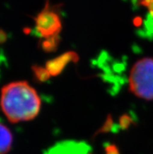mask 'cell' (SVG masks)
<instances>
[{"instance_id":"1","label":"cell","mask_w":153,"mask_h":154,"mask_svg":"<svg viewBox=\"0 0 153 154\" xmlns=\"http://www.w3.org/2000/svg\"><path fill=\"white\" fill-rule=\"evenodd\" d=\"M0 104L10 121L17 123L34 119L41 109L36 90L25 81L11 82L2 88Z\"/></svg>"},{"instance_id":"2","label":"cell","mask_w":153,"mask_h":154,"mask_svg":"<svg viewBox=\"0 0 153 154\" xmlns=\"http://www.w3.org/2000/svg\"><path fill=\"white\" fill-rule=\"evenodd\" d=\"M130 89L136 96L153 100V59L144 58L136 62L129 76Z\"/></svg>"},{"instance_id":"3","label":"cell","mask_w":153,"mask_h":154,"mask_svg":"<svg viewBox=\"0 0 153 154\" xmlns=\"http://www.w3.org/2000/svg\"><path fill=\"white\" fill-rule=\"evenodd\" d=\"M35 28L41 38L47 39L59 36L62 30V20L56 10H52L49 2L35 18Z\"/></svg>"},{"instance_id":"4","label":"cell","mask_w":153,"mask_h":154,"mask_svg":"<svg viewBox=\"0 0 153 154\" xmlns=\"http://www.w3.org/2000/svg\"><path fill=\"white\" fill-rule=\"evenodd\" d=\"M90 149L84 142L63 141L49 148L45 154H89Z\"/></svg>"},{"instance_id":"5","label":"cell","mask_w":153,"mask_h":154,"mask_svg":"<svg viewBox=\"0 0 153 154\" xmlns=\"http://www.w3.org/2000/svg\"><path fill=\"white\" fill-rule=\"evenodd\" d=\"M78 59L79 58L77 53L74 52H68L56 57L54 60L48 61L45 68L50 76H57L62 72L66 65L69 64L70 62H77Z\"/></svg>"},{"instance_id":"6","label":"cell","mask_w":153,"mask_h":154,"mask_svg":"<svg viewBox=\"0 0 153 154\" xmlns=\"http://www.w3.org/2000/svg\"><path fill=\"white\" fill-rule=\"evenodd\" d=\"M13 143V135L10 130L3 124L0 123V154L9 152Z\"/></svg>"},{"instance_id":"7","label":"cell","mask_w":153,"mask_h":154,"mask_svg":"<svg viewBox=\"0 0 153 154\" xmlns=\"http://www.w3.org/2000/svg\"><path fill=\"white\" fill-rule=\"evenodd\" d=\"M35 78L40 82H45L50 78V74L47 71L46 68H44L42 66H35L32 67Z\"/></svg>"},{"instance_id":"8","label":"cell","mask_w":153,"mask_h":154,"mask_svg":"<svg viewBox=\"0 0 153 154\" xmlns=\"http://www.w3.org/2000/svg\"><path fill=\"white\" fill-rule=\"evenodd\" d=\"M59 41H60V38H59V36L45 39L42 43L43 49L45 51H46V52H52V51H54L55 49H56V47H57Z\"/></svg>"},{"instance_id":"9","label":"cell","mask_w":153,"mask_h":154,"mask_svg":"<svg viewBox=\"0 0 153 154\" xmlns=\"http://www.w3.org/2000/svg\"><path fill=\"white\" fill-rule=\"evenodd\" d=\"M140 4L148 8L149 11V15L153 18V0H141Z\"/></svg>"},{"instance_id":"10","label":"cell","mask_w":153,"mask_h":154,"mask_svg":"<svg viewBox=\"0 0 153 154\" xmlns=\"http://www.w3.org/2000/svg\"><path fill=\"white\" fill-rule=\"evenodd\" d=\"M105 152H106V154H120L118 147L113 144H109L106 146L105 148Z\"/></svg>"},{"instance_id":"11","label":"cell","mask_w":153,"mask_h":154,"mask_svg":"<svg viewBox=\"0 0 153 154\" xmlns=\"http://www.w3.org/2000/svg\"><path fill=\"white\" fill-rule=\"evenodd\" d=\"M130 119L128 116H124V117H121V119H120V125H122L123 128L127 127L128 125H130Z\"/></svg>"},{"instance_id":"12","label":"cell","mask_w":153,"mask_h":154,"mask_svg":"<svg viewBox=\"0 0 153 154\" xmlns=\"http://www.w3.org/2000/svg\"><path fill=\"white\" fill-rule=\"evenodd\" d=\"M6 33L2 30H0V43L6 40Z\"/></svg>"},{"instance_id":"13","label":"cell","mask_w":153,"mask_h":154,"mask_svg":"<svg viewBox=\"0 0 153 154\" xmlns=\"http://www.w3.org/2000/svg\"><path fill=\"white\" fill-rule=\"evenodd\" d=\"M89 154H91V153H89Z\"/></svg>"}]
</instances>
